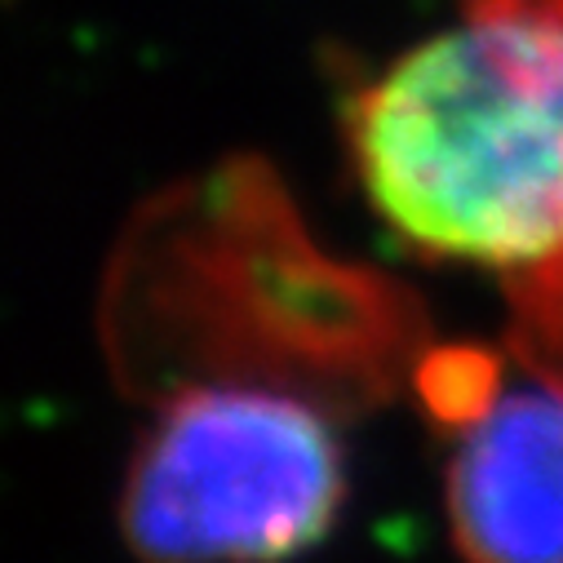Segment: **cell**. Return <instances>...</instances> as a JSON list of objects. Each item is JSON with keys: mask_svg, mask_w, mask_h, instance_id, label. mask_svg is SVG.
Returning <instances> with one entry per match:
<instances>
[{"mask_svg": "<svg viewBox=\"0 0 563 563\" xmlns=\"http://www.w3.org/2000/svg\"><path fill=\"white\" fill-rule=\"evenodd\" d=\"M382 222L501 285L563 257V0H462L346 115Z\"/></svg>", "mask_w": 563, "mask_h": 563, "instance_id": "6da1fadb", "label": "cell"}, {"mask_svg": "<svg viewBox=\"0 0 563 563\" xmlns=\"http://www.w3.org/2000/svg\"><path fill=\"white\" fill-rule=\"evenodd\" d=\"M342 493L320 408L275 386L205 382L169 399L137 444L120 528L147 563H279L329 532Z\"/></svg>", "mask_w": 563, "mask_h": 563, "instance_id": "7a4b0ae2", "label": "cell"}, {"mask_svg": "<svg viewBox=\"0 0 563 563\" xmlns=\"http://www.w3.org/2000/svg\"><path fill=\"white\" fill-rule=\"evenodd\" d=\"M435 382L457 431L449 519L466 563H563V386H497L466 355Z\"/></svg>", "mask_w": 563, "mask_h": 563, "instance_id": "3957f363", "label": "cell"}, {"mask_svg": "<svg viewBox=\"0 0 563 563\" xmlns=\"http://www.w3.org/2000/svg\"><path fill=\"white\" fill-rule=\"evenodd\" d=\"M510 342L528 373L563 386V257L545 271L510 279Z\"/></svg>", "mask_w": 563, "mask_h": 563, "instance_id": "277c9868", "label": "cell"}]
</instances>
